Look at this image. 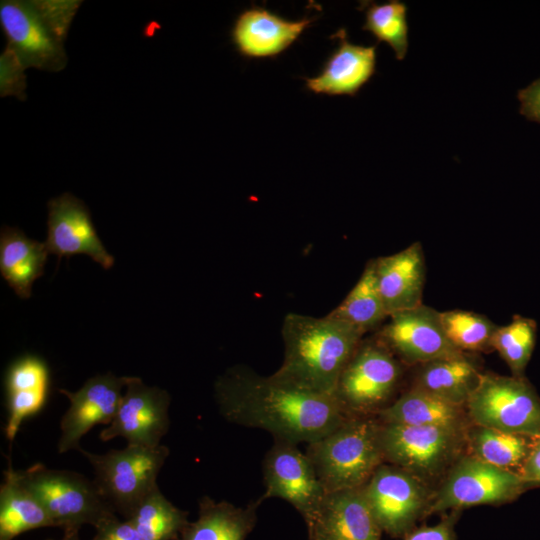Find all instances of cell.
<instances>
[{
    "label": "cell",
    "instance_id": "cell-1",
    "mask_svg": "<svg viewBox=\"0 0 540 540\" xmlns=\"http://www.w3.org/2000/svg\"><path fill=\"white\" fill-rule=\"evenodd\" d=\"M221 415L229 422L269 432L293 444L316 441L347 416L333 395L317 393L235 366L214 385Z\"/></svg>",
    "mask_w": 540,
    "mask_h": 540
},
{
    "label": "cell",
    "instance_id": "cell-2",
    "mask_svg": "<svg viewBox=\"0 0 540 540\" xmlns=\"http://www.w3.org/2000/svg\"><path fill=\"white\" fill-rule=\"evenodd\" d=\"M284 356L277 378L317 393L333 395L338 379L364 333L330 317L288 313L281 329Z\"/></svg>",
    "mask_w": 540,
    "mask_h": 540
},
{
    "label": "cell",
    "instance_id": "cell-3",
    "mask_svg": "<svg viewBox=\"0 0 540 540\" xmlns=\"http://www.w3.org/2000/svg\"><path fill=\"white\" fill-rule=\"evenodd\" d=\"M80 4L76 0L1 1L6 49L25 69L62 70L68 61L64 43Z\"/></svg>",
    "mask_w": 540,
    "mask_h": 540
},
{
    "label": "cell",
    "instance_id": "cell-4",
    "mask_svg": "<svg viewBox=\"0 0 540 540\" xmlns=\"http://www.w3.org/2000/svg\"><path fill=\"white\" fill-rule=\"evenodd\" d=\"M379 420L369 416L347 417L314 442L305 453L327 493L363 487L384 463Z\"/></svg>",
    "mask_w": 540,
    "mask_h": 540
},
{
    "label": "cell",
    "instance_id": "cell-5",
    "mask_svg": "<svg viewBox=\"0 0 540 540\" xmlns=\"http://www.w3.org/2000/svg\"><path fill=\"white\" fill-rule=\"evenodd\" d=\"M22 477L47 510L55 527L62 530L88 524L96 528L115 515L95 480L70 471L36 463L21 470Z\"/></svg>",
    "mask_w": 540,
    "mask_h": 540
},
{
    "label": "cell",
    "instance_id": "cell-6",
    "mask_svg": "<svg viewBox=\"0 0 540 540\" xmlns=\"http://www.w3.org/2000/svg\"><path fill=\"white\" fill-rule=\"evenodd\" d=\"M90 462L104 497L127 519L136 505L158 487L157 477L168 455L165 445L127 444L124 449L95 454L79 450Z\"/></svg>",
    "mask_w": 540,
    "mask_h": 540
},
{
    "label": "cell",
    "instance_id": "cell-7",
    "mask_svg": "<svg viewBox=\"0 0 540 540\" xmlns=\"http://www.w3.org/2000/svg\"><path fill=\"white\" fill-rule=\"evenodd\" d=\"M465 407L476 426L540 437V398L523 376L482 374Z\"/></svg>",
    "mask_w": 540,
    "mask_h": 540
},
{
    "label": "cell",
    "instance_id": "cell-8",
    "mask_svg": "<svg viewBox=\"0 0 540 540\" xmlns=\"http://www.w3.org/2000/svg\"><path fill=\"white\" fill-rule=\"evenodd\" d=\"M401 368L378 339L361 341L343 369L333 396L347 417L378 413L394 392Z\"/></svg>",
    "mask_w": 540,
    "mask_h": 540
},
{
    "label": "cell",
    "instance_id": "cell-9",
    "mask_svg": "<svg viewBox=\"0 0 540 540\" xmlns=\"http://www.w3.org/2000/svg\"><path fill=\"white\" fill-rule=\"evenodd\" d=\"M463 439L464 433L443 428L380 422L384 463L398 466L421 480L444 471L458 455Z\"/></svg>",
    "mask_w": 540,
    "mask_h": 540
},
{
    "label": "cell",
    "instance_id": "cell-10",
    "mask_svg": "<svg viewBox=\"0 0 540 540\" xmlns=\"http://www.w3.org/2000/svg\"><path fill=\"white\" fill-rule=\"evenodd\" d=\"M529 486L514 472L474 456L463 457L451 468L426 513L458 512L476 505L512 501Z\"/></svg>",
    "mask_w": 540,
    "mask_h": 540
},
{
    "label": "cell",
    "instance_id": "cell-11",
    "mask_svg": "<svg viewBox=\"0 0 540 540\" xmlns=\"http://www.w3.org/2000/svg\"><path fill=\"white\" fill-rule=\"evenodd\" d=\"M363 492L381 530L392 537L413 530L429 505L422 480L392 464H381Z\"/></svg>",
    "mask_w": 540,
    "mask_h": 540
},
{
    "label": "cell",
    "instance_id": "cell-12",
    "mask_svg": "<svg viewBox=\"0 0 540 540\" xmlns=\"http://www.w3.org/2000/svg\"><path fill=\"white\" fill-rule=\"evenodd\" d=\"M262 471L265 491L258 500L283 499L307 524L327 494L307 454L297 444L274 440L264 456Z\"/></svg>",
    "mask_w": 540,
    "mask_h": 540
},
{
    "label": "cell",
    "instance_id": "cell-13",
    "mask_svg": "<svg viewBox=\"0 0 540 540\" xmlns=\"http://www.w3.org/2000/svg\"><path fill=\"white\" fill-rule=\"evenodd\" d=\"M170 401L166 390L148 386L139 377L128 376L118 410L112 422L100 432V439L109 441L123 437L131 445H160L170 425Z\"/></svg>",
    "mask_w": 540,
    "mask_h": 540
},
{
    "label": "cell",
    "instance_id": "cell-14",
    "mask_svg": "<svg viewBox=\"0 0 540 540\" xmlns=\"http://www.w3.org/2000/svg\"><path fill=\"white\" fill-rule=\"evenodd\" d=\"M378 340L410 364H425L464 352L448 340L440 312L424 304L391 314Z\"/></svg>",
    "mask_w": 540,
    "mask_h": 540
},
{
    "label": "cell",
    "instance_id": "cell-15",
    "mask_svg": "<svg viewBox=\"0 0 540 540\" xmlns=\"http://www.w3.org/2000/svg\"><path fill=\"white\" fill-rule=\"evenodd\" d=\"M128 376L111 372L89 378L75 392L59 389L69 400V407L60 421L58 452L80 450L81 438L95 425H109L120 404Z\"/></svg>",
    "mask_w": 540,
    "mask_h": 540
},
{
    "label": "cell",
    "instance_id": "cell-16",
    "mask_svg": "<svg viewBox=\"0 0 540 540\" xmlns=\"http://www.w3.org/2000/svg\"><path fill=\"white\" fill-rule=\"evenodd\" d=\"M47 240L49 253L61 257L83 254L104 269L114 265L113 256L100 240L86 205L66 192L48 202Z\"/></svg>",
    "mask_w": 540,
    "mask_h": 540
},
{
    "label": "cell",
    "instance_id": "cell-17",
    "mask_svg": "<svg viewBox=\"0 0 540 540\" xmlns=\"http://www.w3.org/2000/svg\"><path fill=\"white\" fill-rule=\"evenodd\" d=\"M308 540H382L363 487L327 493L306 524Z\"/></svg>",
    "mask_w": 540,
    "mask_h": 540
},
{
    "label": "cell",
    "instance_id": "cell-18",
    "mask_svg": "<svg viewBox=\"0 0 540 540\" xmlns=\"http://www.w3.org/2000/svg\"><path fill=\"white\" fill-rule=\"evenodd\" d=\"M317 16L292 21L265 7L252 5L242 11L231 29L237 52L246 58H276L312 25Z\"/></svg>",
    "mask_w": 540,
    "mask_h": 540
},
{
    "label": "cell",
    "instance_id": "cell-19",
    "mask_svg": "<svg viewBox=\"0 0 540 540\" xmlns=\"http://www.w3.org/2000/svg\"><path fill=\"white\" fill-rule=\"evenodd\" d=\"M331 38L337 47L324 62L320 73L304 78L305 87L315 94L355 96L376 72L377 44L362 46L351 43L344 28Z\"/></svg>",
    "mask_w": 540,
    "mask_h": 540
},
{
    "label": "cell",
    "instance_id": "cell-20",
    "mask_svg": "<svg viewBox=\"0 0 540 540\" xmlns=\"http://www.w3.org/2000/svg\"><path fill=\"white\" fill-rule=\"evenodd\" d=\"M7 418L4 434L10 442L23 421L39 413L50 391V371L44 359L25 354L15 359L5 374Z\"/></svg>",
    "mask_w": 540,
    "mask_h": 540
},
{
    "label": "cell",
    "instance_id": "cell-21",
    "mask_svg": "<svg viewBox=\"0 0 540 540\" xmlns=\"http://www.w3.org/2000/svg\"><path fill=\"white\" fill-rule=\"evenodd\" d=\"M378 288L388 316L422 305L425 259L419 242L374 259Z\"/></svg>",
    "mask_w": 540,
    "mask_h": 540
},
{
    "label": "cell",
    "instance_id": "cell-22",
    "mask_svg": "<svg viewBox=\"0 0 540 540\" xmlns=\"http://www.w3.org/2000/svg\"><path fill=\"white\" fill-rule=\"evenodd\" d=\"M257 499L246 507L203 496L198 502V517L181 531L177 540H246L257 522Z\"/></svg>",
    "mask_w": 540,
    "mask_h": 540
},
{
    "label": "cell",
    "instance_id": "cell-23",
    "mask_svg": "<svg viewBox=\"0 0 540 540\" xmlns=\"http://www.w3.org/2000/svg\"><path fill=\"white\" fill-rule=\"evenodd\" d=\"M44 527H55L53 520L25 483L21 470H15L9 462L0 486V540H13Z\"/></svg>",
    "mask_w": 540,
    "mask_h": 540
},
{
    "label": "cell",
    "instance_id": "cell-24",
    "mask_svg": "<svg viewBox=\"0 0 540 540\" xmlns=\"http://www.w3.org/2000/svg\"><path fill=\"white\" fill-rule=\"evenodd\" d=\"M377 415L382 423L438 427L460 433L467 431L463 406L418 388L404 393Z\"/></svg>",
    "mask_w": 540,
    "mask_h": 540
},
{
    "label": "cell",
    "instance_id": "cell-25",
    "mask_svg": "<svg viewBox=\"0 0 540 540\" xmlns=\"http://www.w3.org/2000/svg\"><path fill=\"white\" fill-rule=\"evenodd\" d=\"M48 254L45 242L30 239L17 228L1 229L0 272L20 298L31 296L32 285L43 274Z\"/></svg>",
    "mask_w": 540,
    "mask_h": 540
},
{
    "label": "cell",
    "instance_id": "cell-26",
    "mask_svg": "<svg viewBox=\"0 0 540 540\" xmlns=\"http://www.w3.org/2000/svg\"><path fill=\"white\" fill-rule=\"evenodd\" d=\"M481 375L476 365L461 353L422 364L415 388L465 406Z\"/></svg>",
    "mask_w": 540,
    "mask_h": 540
},
{
    "label": "cell",
    "instance_id": "cell-27",
    "mask_svg": "<svg viewBox=\"0 0 540 540\" xmlns=\"http://www.w3.org/2000/svg\"><path fill=\"white\" fill-rule=\"evenodd\" d=\"M467 431L472 456L519 475L538 438L476 425Z\"/></svg>",
    "mask_w": 540,
    "mask_h": 540
},
{
    "label": "cell",
    "instance_id": "cell-28",
    "mask_svg": "<svg viewBox=\"0 0 540 540\" xmlns=\"http://www.w3.org/2000/svg\"><path fill=\"white\" fill-rule=\"evenodd\" d=\"M327 315L350 323L364 334L389 317L378 288L374 260L366 264L354 287Z\"/></svg>",
    "mask_w": 540,
    "mask_h": 540
},
{
    "label": "cell",
    "instance_id": "cell-29",
    "mask_svg": "<svg viewBox=\"0 0 540 540\" xmlns=\"http://www.w3.org/2000/svg\"><path fill=\"white\" fill-rule=\"evenodd\" d=\"M188 515L157 487L136 505L127 520L144 540H177L189 522Z\"/></svg>",
    "mask_w": 540,
    "mask_h": 540
},
{
    "label": "cell",
    "instance_id": "cell-30",
    "mask_svg": "<svg viewBox=\"0 0 540 540\" xmlns=\"http://www.w3.org/2000/svg\"><path fill=\"white\" fill-rule=\"evenodd\" d=\"M365 13L364 31L372 33L378 42H386L394 51L397 60H403L409 46L407 6L398 0L382 4H362Z\"/></svg>",
    "mask_w": 540,
    "mask_h": 540
},
{
    "label": "cell",
    "instance_id": "cell-31",
    "mask_svg": "<svg viewBox=\"0 0 540 540\" xmlns=\"http://www.w3.org/2000/svg\"><path fill=\"white\" fill-rule=\"evenodd\" d=\"M537 324L533 319L516 315L504 326H498L491 340L513 376H523L536 343Z\"/></svg>",
    "mask_w": 540,
    "mask_h": 540
},
{
    "label": "cell",
    "instance_id": "cell-32",
    "mask_svg": "<svg viewBox=\"0 0 540 540\" xmlns=\"http://www.w3.org/2000/svg\"><path fill=\"white\" fill-rule=\"evenodd\" d=\"M444 332L450 343L459 351H481L491 348L497 329L486 316L464 310L440 312Z\"/></svg>",
    "mask_w": 540,
    "mask_h": 540
},
{
    "label": "cell",
    "instance_id": "cell-33",
    "mask_svg": "<svg viewBox=\"0 0 540 540\" xmlns=\"http://www.w3.org/2000/svg\"><path fill=\"white\" fill-rule=\"evenodd\" d=\"M25 68L16 57L5 48L0 58L1 96L15 95L22 99L25 90Z\"/></svg>",
    "mask_w": 540,
    "mask_h": 540
},
{
    "label": "cell",
    "instance_id": "cell-34",
    "mask_svg": "<svg viewBox=\"0 0 540 540\" xmlns=\"http://www.w3.org/2000/svg\"><path fill=\"white\" fill-rule=\"evenodd\" d=\"M456 520L457 512L454 511L435 525L411 530L403 537V540H455Z\"/></svg>",
    "mask_w": 540,
    "mask_h": 540
},
{
    "label": "cell",
    "instance_id": "cell-35",
    "mask_svg": "<svg viewBox=\"0 0 540 540\" xmlns=\"http://www.w3.org/2000/svg\"><path fill=\"white\" fill-rule=\"evenodd\" d=\"M95 529L92 540H144L127 519L122 521L116 515L106 519Z\"/></svg>",
    "mask_w": 540,
    "mask_h": 540
},
{
    "label": "cell",
    "instance_id": "cell-36",
    "mask_svg": "<svg viewBox=\"0 0 540 540\" xmlns=\"http://www.w3.org/2000/svg\"><path fill=\"white\" fill-rule=\"evenodd\" d=\"M520 113L528 120L540 123V78L518 92Z\"/></svg>",
    "mask_w": 540,
    "mask_h": 540
},
{
    "label": "cell",
    "instance_id": "cell-37",
    "mask_svg": "<svg viewBox=\"0 0 540 540\" xmlns=\"http://www.w3.org/2000/svg\"><path fill=\"white\" fill-rule=\"evenodd\" d=\"M520 476L531 487L540 485V437H538L526 459Z\"/></svg>",
    "mask_w": 540,
    "mask_h": 540
},
{
    "label": "cell",
    "instance_id": "cell-38",
    "mask_svg": "<svg viewBox=\"0 0 540 540\" xmlns=\"http://www.w3.org/2000/svg\"><path fill=\"white\" fill-rule=\"evenodd\" d=\"M60 540H81L79 537V529L70 528L63 530V536Z\"/></svg>",
    "mask_w": 540,
    "mask_h": 540
}]
</instances>
